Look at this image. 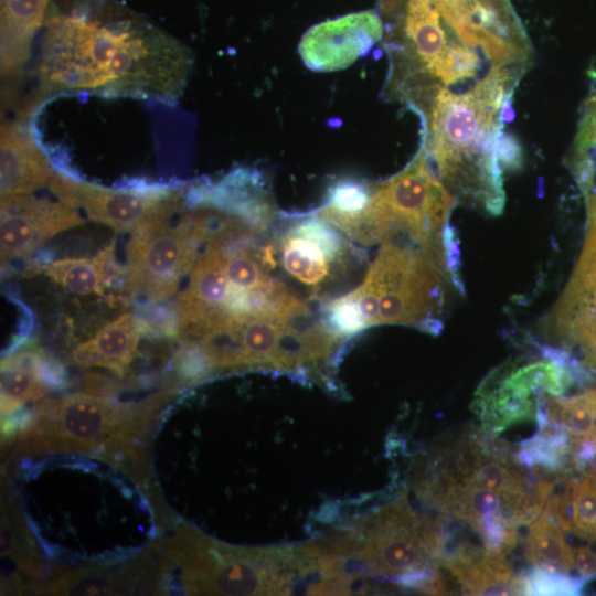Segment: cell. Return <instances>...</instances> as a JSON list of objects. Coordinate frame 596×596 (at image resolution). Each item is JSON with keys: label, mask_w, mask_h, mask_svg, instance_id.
I'll use <instances>...</instances> for the list:
<instances>
[{"label": "cell", "mask_w": 596, "mask_h": 596, "mask_svg": "<svg viewBox=\"0 0 596 596\" xmlns=\"http://www.w3.org/2000/svg\"><path fill=\"white\" fill-rule=\"evenodd\" d=\"M193 54L166 32L114 3L46 17L38 86L23 113L60 93L172 104L188 83Z\"/></svg>", "instance_id": "1"}, {"label": "cell", "mask_w": 596, "mask_h": 596, "mask_svg": "<svg viewBox=\"0 0 596 596\" xmlns=\"http://www.w3.org/2000/svg\"><path fill=\"white\" fill-rule=\"evenodd\" d=\"M520 78L509 70L491 68L468 92L456 94L435 85L411 104L423 118L421 148L436 163L446 188L456 200L496 215L504 206L503 169L496 152L501 109Z\"/></svg>", "instance_id": "2"}, {"label": "cell", "mask_w": 596, "mask_h": 596, "mask_svg": "<svg viewBox=\"0 0 596 596\" xmlns=\"http://www.w3.org/2000/svg\"><path fill=\"white\" fill-rule=\"evenodd\" d=\"M456 204L421 148L403 171L372 188L352 238L363 245L404 242L448 272L446 231Z\"/></svg>", "instance_id": "3"}, {"label": "cell", "mask_w": 596, "mask_h": 596, "mask_svg": "<svg viewBox=\"0 0 596 596\" xmlns=\"http://www.w3.org/2000/svg\"><path fill=\"white\" fill-rule=\"evenodd\" d=\"M448 280L444 268L422 252L384 243L352 292L369 327L404 324L439 333Z\"/></svg>", "instance_id": "4"}, {"label": "cell", "mask_w": 596, "mask_h": 596, "mask_svg": "<svg viewBox=\"0 0 596 596\" xmlns=\"http://www.w3.org/2000/svg\"><path fill=\"white\" fill-rule=\"evenodd\" d=\"M182 215L172 226L131 234L127 244L124 289L132 296L157 302L172 297L180 280L191 272L199 248L212 231L209 207L184 193Z\"/></svg>", "instance_id": "5"}, {"label": "cell", "mask_w": 596, "mask_h": 596, "mask_svg": "<svg viewBox=\"0 0 596 596\" xmlns=\"http://www.w3.org/2000/svg\"><path fill=\"white\" fill-rule=\"evenodd\" d=\"M137 411L85 393L46 400L23 425L19 449L26 455L86 454L111 441L115 450Z\"/></svg>", "instance_id": "6"}, {"label": "cell", "mask_w": 596, "mask_h": 596, "mask_svg": "<svg viewBox=\"0 0 596 596\" xmlns=\"http://www.w3.org/2000/svg\"><path fill=\"white\" fill-rule=\"evenodd\" d=\"M543 358L521 366L503 364L483 380L473 407L486 434L496 437L522 423L536 424L540 400L561 396L578 379L577 365L565 352L552 350Z\"/></svg>", "instance_id": "7"}, {"label": "cell", "mask_w": 596, "mask_h": 596, "mask_svg": "<svg viewBox=\"0 0 596 596\" xmlns=\"http://www.w3.org/2000/svg\"><path fill=\"white\" fill-rule=\"evenodd\" d=\"M168 562L179 567L191 594L242 595L269 592L270 551L233 549L190 530H181L166 547Z\"/></svg>", "instance_id": "8"}, {"label": "cell", "mask_w": 596, "mask_h": 596, "mask_svg": "<svg viewBox=\"0 0 596 596\" xmlns=\"http://www.w3.org/2000/svg\"><path fill=\"white\" fill-rule=\"evenodd\" d=\"M50 190L65 204L84 210L88 219L119 233H137L169 223L181 207V188L145 184L106 188L56 170Z\"/></svg>", "instance_id": "9"}, {"label": "cell", "mask_w": 596, "mask_h": 596, "mask_svg": "<svg viewBox=\"0 0 596 596\" xmlns=\"http://www.w3.org/2000/svg\"><path fill=\"white\" fill-rule=\"evenodd\" d=\"M363 530L361 558L396 584L438 564L443 521L417 515L404 500L383 507Z\"/></svg>", "instance_id": "10"}, {"label": "cell", "mask_w": 596, "mask_h": 596, "mask_svg": "<svg viewBox=\"0 0 596 596\" xmlns=\"http://www.w3.org/2000/svg\"><path fill=\"white\" fill-rule=\"evenodd\" d=\"M587 227L579 259L546 317V333L560 342L596 345V194L583 190Z\"/></svg>", "instance_id": "11"}, {"label": "cell", "mask_w": 596, "mask_h": 596, "mask_svg": "<svg viewBox=\"0 0 596 596\" xmlns=\"http://www.w3.org/2000/svg\"><path fill=\"white\" fill-rule=\"evenodd\" d=\"M84 223L62 201L30 194L1 196V262L28 256L54 235Z\"/></svg>", "instance_id": "12"}, {"label": "cell", "mask_w": 596, "mask_h": 596, "mask_svg": "<svg viewBox=\"0 0 596 596\" xmlns=\"http://www.w3.org/2000/svg\"><path fill=\"white\" fill-rule=\"evenodd\" d=\"M383 36L374 11H361L318 23L301 38L298 52L313 72L341 71L365 56Z\"/></svg>", "instance_id": "13"}, {"label": "cell", "mask_w": 596, "mask_h": 596, "mask_svg": "<svg viewBox=\"0 0 596 596\" xmlns=\"http://www.w3.org/2000/svg\"><path fill=\"white\" fill-rule=\"evenodd\" d=\"M278 249L284 269L316 289L350 254V246L339 230L317 214L290 222L279 237Z\"/></svg>", "instance_id": "14"}, {"label": "cell", "mask_w": 596, "mask_h": 596, "mask_svg": "<svg viewBox=\"0 0 596 596\" xmlns=\"http://www.w3.org/2000/svg\"><path fill=\"white\" fill-rule=\"evenodd\" d=\"M0 146L1 196L30 194L49 185L56 170L29 124L3 123Z\"/></svg>", "instance_id": "15"}, {"label": "cell", "mask_w": 596, "mask_h": 596, "mask_svg": "<svg viewBox=\"0 0 596 596\" xmlns=\"http://www.w3.org/2000/svg\"><path fill=\"white\" fill-rule=\"evenodd\" d=\"M60 374L32 349H22L1 361V414L7 416L56 387Z\"/></svg>", "instance_id": "16"}, {"label": "cell", "mask_w": 596, "mask_h": 596, "mask_svg": "<svg viewBox=\"0 0 596 596\" xmlns=\"http://www.w3.org/2000/svg\"><path fill=\"white\" fill-rule=\"evenodd\" d=\"M140 332L137 317L120 315L77 344L72 360L82 366H100L123 375L137 354Z\"/></svg>", "instance_id": "17"}, {"label": "cell", "mask_w": 596, "mask_h": 596, "mask_svg": "<svg viewBox=\"0 0 596 596\" xmlns=\"http://www.w3.org/2000/svg\"><path fill=\"white\" fill-rule=\"evenodd\" d=\"M50 0H1V74L15 75L28 62L32 41L46 20Z\"/></svg>", "instance_id": "18"}, {"label": "cell", "mask_w": 596, "mask_h": 596, "mask_svg": "<svg viewBox=\"0 0 596 596\" xmlns=\"http://www.w3.org/2000/svg\"><path fill=\"white\" fill-rule=\"evenodd\" d=\"M115 262V242L94 257H67L51 263L45 274L64 289L76 295L102 294Z\"/></svg>", "instance_id": "19"}, {"label": "cell", "mask_w": 596, "mask_h": 596, "mask_svg": "<svg viewBox=\"0 0 596 596\" xmlns=\"http://www.w3.org/2000/svg\"><path fill=\"white\" fill-rule=\"evenodd\" d=\"M524 556L532 566L565 574L574 571L572 545L561 525L544 512L529 528Z\"/></svg>", "instance_id": "20"}, {"label": "cell", "mask_w": 596, "mask_h": 596, "mask_svg": "<svg viewBox=\"0 0 596 596\" xmlns=\"http://www.w3.org/2000/svg\"><path fill=\"white\" fill-rule=\"evenodd\" d=\"M372 188L354 180H339L329 188L324 204L316 214L322 220L353 237L361 217L368 207Z\"/></svg>", "instance_id": "21"}, {"label": "cell", "mask_w": 596, "mask_h": 596, "mask_svg": "<svg viewBox=\"0 0 596 596\" xmlns=\"http://www.w3.org/2000/svg\"><path fill=\"white\" fill-rule=\"evenodd\" d=\"M432 4L451 33L471 49H479L489 61H493L496 51L488 36L477 25L467 0H426Z\"/></svg>", "instance_id": "22"}, {"label": "cell", "mask_w": 596, "mask_h": 596, "mask_svg": "<svg viewBox=\"0 0 596 596\" xmlns=\"http://www.w3.org/2000/svg\"><path fill=\"white\" fill-rule=\"evenodd\" d=\"M570 532L582 540L596 539V469L586 471L581 481L572 479Z\"/></svg>", "instance_id": "23"}, {"label": "cell", "mask_w": 596, "mask_h": 596, "mask_svg": "<svg viewBox=\"0 0 596 596\" xmlns=\"http://www.w3.org/2000/svg\"><path fill=\"white\" fill-rule=\"evenodd\" d=\"M321 321L341 338H350L369 328L360 304L352 291L322 305Z\"/></svg>", "instance_id": "24"}, {"label": "cell", "mask_w": 596, "mask_h": 596, "mask_svg": "<svg viewBox=\"0 0 596 596\" xmlns=\"http://www.w3.org/2000/svg\"><path fill=\"white\" fill-rule=\"evenodd\" d=\"M524 595H578L585 581L562 572L532 566L522 574Z\"/></svg>", "instance_id": "25"}, {"label": "cell", "mask_w": 596, "mask_h": 596, "mask_svg": "<svg viewBox=\"0 0 596 596\" xmlns=\"http://www.w3.org/2000/svg\"><path fill=\"white\" fill-rule=\"evenodd\" d=\"M496 152L502 169L519 170L523 163V152L517 137L504 132L499 134Z\"/></svg>", "instance_id": "26"}, {"label": "cell", "mask_w": 596, "mask_h": 596, "mask_svg": "<svg viewBox=\"0 0 596 596\" xmlns=\"http://www.w3.org/2000/svg\"><path fill=\"white\" fill-rule=\"evenodd\" d=\"M515 117V113L512 108V98H509L504 102L501 109V119L503 124L511 123Z\"/></svg>", "instance_id": "27"}, {"label": "cell", "mask_w": 596, "mask_h": 596, "mask_svg": "<svg viewBox=\"0 0 596 596\" xmlns=\"http://www.w3.org/2000/svg\"><path fill=\"white\" fill-rule=\"evenodd\" d=\"M588 396L592 405L593 414V443L596 445V387L588 390Z\"/></svg>", "instance_id": "28"}]
</instances>
